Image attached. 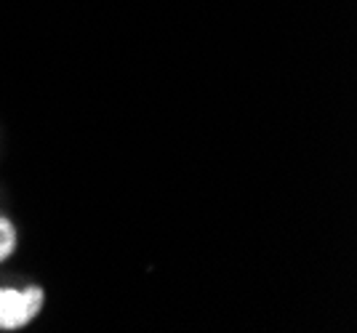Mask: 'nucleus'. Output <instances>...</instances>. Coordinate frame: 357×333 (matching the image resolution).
<instances>
[{
	"instance_id": "1",
	"label": "nucleus",
	"mask_w": 357,
	"mask_h": 333,
	"mask_svg": "<svg viewBox=\"0 0 357 333\" xmlns=\"http://www.w3.org/2000/svg\"><path fill=\"white\" fill-rule=\"evenodd\" d=\"M45 307V288L27 283L22 288L0 286V331H24L40 318Z\"/></svg>"
},
{
	"instance_id": "2",
	"label": "nucleus",
	"mask_w": 357,
	"mask_h": 333,
	"mask_svg": "<svg viewBox=\"0 0 357 333\" xmlns=\"http://www.w3.org/2000/svg\"><path fill=\"white\" fill-rule=\"evenodd\" d=\"M16 251H19V227L11 216L0 213V264L14 258Z\"/></svg>"
}]
</instances>
